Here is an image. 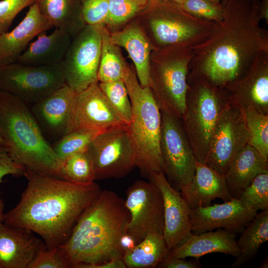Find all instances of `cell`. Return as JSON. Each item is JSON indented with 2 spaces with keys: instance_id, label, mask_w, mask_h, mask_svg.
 Instances as JSON below:
<instances>
[{
  "instance_id": "7",
  "label": "cell",
  "mask_w": 268,
  "mask_h": 268,
  "mask_svg": "<svg viewBox=\"0 0 268 268\" xmlns=\"http://www.w3.org/2000/svg\"><path fill=\"white\" fill-rule=\"evenodd\" d=\"M152 51L148 86L160 110L181 119L186 108L193 51L179 46L154 48Z\"/></svg>"
},
{
  "instance_id": "10",
  "label": "cell",
  "mask_w": 268,
  "mask_h": 268,
  "mask_svg": "<svg viewBox=\"0 0 268 268\" xmlns=\"http://www.w3.org/2000/svg\"><path fill=\"white\" fill-rule=\"evenodd\" d=\"M160 148L165 175L180 190L192 181L197 160L181 120L170 113L161 111Z\"/></svg>"
},
{
  "instance_id": "9",
  "label": "cell",
  "mask_w": 268,
  "mask_h": 268,
  "mask_svg": "<svg viewBox=\"0 0 268 268\" xmlns=\"http://www.w3.org/2000/svg\"><path fill=\"white\" fill-rule=\"evenodd\" d=\"M87 151L93 162L95 180L122 178L136 167L135 146L127 125L101 133Z\"/></svg>"
},
{
  "instance_id": "2",
  "label": "cell",
  "mask_w": 268,
  "mask_h": 268,
  "mask_svg": "<svg viewBox=\"0 0 268 268\" xmlns=\"http://www.w3.org/2000/svg\"><path fill=\"white\" fill-rule=\"evenodd\" d=\"M26 188L3 222L40 236L46 247L62 245L78 217L101 191L95 182L74 183L25 169Z\"/></svg>"
},
{
  "instance_id": "42",
  "label": "cell",
  "mask_w": 268,
  "mask_h": 268,
  "mask_svg": "<svg viewBox=\"0 0 268 268\" xmlns=\"http://www.w3.org/2000/svg\"><path fill=\"white\" fill-rule=\"evenodd\" d=\"M157 267L162 268H197L201 267L199 260L187 261L185 259L166 256Z\"/></svg>"
},
{
  "instance_id": "35",
  "label": "cell",
  "mask_w": 268,
  "mask_h": 268,
  "mask_svg": "<svg viewBox=\"0 0 268 268\" xmlns=\"http://www.w3.org/2000/svg\"><path fill=\"white\" fill-rule=\"evenodd\" d=\"M150 0H109V11L104 25L116 26L140 14Z\"/></svg>"
},
{
  "instance_id": "19",
  "label": "cell",
  "mask_w": 268,
  "mask_h": 268,
  "mask_svg": "<svg viewBox=\"0 0 268 268\" xmlns=\"http://www.w3.org/2000/svg\"><path fill=\"white\" fill-rule=\"evenodd\" d=\"M44 241L27 229L0 223V268H29Z\"/></svg>"
},
{
  "instance_id": "23",
  "label": "cell",
  "mask_w": 268,
  "mask_h": 268,
  "mask_svg": "<svg viewBox=\"0 0 268 268\" xmlns=\"http://www.w3.org/2000/svg\"><path fill=\"white\" fill-rule=\"evenodd\" d=\"M219 253L237 257L240 254L236 235L222 228L200 234H192L179 245L170 250L167 256L199 260L211 253Z\"/></svg>"
},
{
  "instance_id": "44",
  "label": "cell",
  "mask_w": 268,
  "mask_h": 268,
  "mask_svg": "<svg viewBox=\"0 0 268 268\" xmlns=\"http://www.w3.org/2000/svg\"><path fill=\"white\" fill-rule=\"evenodd\" d=\"M122 258L112 259L102 264L91 265L86 268H126Z\"/></svg>"
},
{
  "instance_id": "1",
  "label": "cell",
  "mask_w": 268,
  "mask_h": 268,
  "mask_svg": "<svg viewBox=\"0 0 268 268\" xmlns=\"http://www.w3.org/2000/svg\"><path fill=\"white\" fill-rule=\"evenodd\" d=\"M260 0H221L222 19L210 36L193 47L188 75L223 87L268 52V31L260 25Z\"/></svg>"
},
{
  "instance_id": "52",
  "label": "cell",
  "mask_w": 268,
  "mask_h": 268,
  "mask_svg": "<svg viewBox=\"0 0 268 268\" xmlns=\"http://www.w3.org/2000/svg\"><path fill=\"white\" fill-rule=\"evenodd\" d=\"M2 201V199L1 198L0 193V202L1 201Z\"/></svg>"
},
{
  "instance_id": "31",
  "label": "cell",
  "mask_w": 268,
  "mask_h": 268,
  "mask_svg": "<svg viewBox=\"0 0 268 268\" xmlns=\"http://www.w3.org/2000/svg\"><path fill=\"white\" fill-rule=\"evenodd\" d=\"M60 178L79 184H88L95 180L92 159L87 149L65 160L62 164Z\"/></svg>"
},
{
  "instance_id": "22",
  "label": "cell",
  "mask_w": 268,
  "mask_h": 268,
  "mask_svg": "<svg viewBox=\"0 0 268 268\" xmlns=\"http://www.w3.org/2000/svg\"><path fill=\"white\" fill-rule=\"evenodd\" d=\"M76 92L65 84L34 104L32 113L38 123L50 133L66 134Z\"/></svg>"
},
{
  "instance_id": "24",
  "label": "cell",
  "mask_w": 268,
  "mask_h": 268,
  "mask_svg": "<svg viewBox=\"0 0 268 268\" xmlns=\"http://www.w3.org/2000/svg\"><path fill=\"white\" fill-rule=\"evenodd\" d=\"M112 42L123 47L134 63L140 84L143 87L149 83L150 56L154 47L136 24H132L121 31L110 33Z\"/></svg>"
},
{
  "instance_id": "21",
  "label": "cell",
  "mask_w": 268,
  "mask_h": 268,
  "mask_svg": "<svg viewBox=\"0 0 268 268\" xmlns=\"http://www.w3.org/2000/svg\"><path fill=\"white\" fill-rule=\"evenodd\" d=\"M180 191L191 209L209 205L216 199L227 201L233 198L224 176L198 161L192 182Z\"/></svg>"
},
{
  "instance_id": "38",
  "label": "cell",
  "mask_w": 268,
  "mask_h": 268,
  "mask_svg": "<svg viewBox=\"0 0 268 268\" xmlns=\"http://www.w3.org/2000/svg\"><path fill=\"white\" fill-rule=\"evenodd\" d=\"M70 268L59 247L48 249L44 245L39 251L29 268Z\"/></svg>"
},
{
  "instance_id": "26",
  "label": "cell",
  "mask_w": 268,
  "mask_h": 268,
  "mask_svg": "<svg viewBox=\"0 0 268 268\" xmlns=\"http://www.w3.org/2000/svg\"><path fill=\"white\" fill-rule=\"evenodd\" d=\"M263 173H268V160L254 147L247 144L235 156L224 175L231 196L238 199L252 181Z\"/></svg>"
},
{
  "instance_id": "4",
  "label": "cell",
  "mask_w": 268,
  "mask_h": 268,
  "mask_svg": "<svg viewBox=\"0 0 268 268\" xmlns=\"http://www.w3.org/2000/svg\"><path fill=\"white\" fill-rule=\"evenodd\" d=\"M0 134L11 158L25 169L60 178L63 161L26 103L0 90Z\"/></svg>"
},
{
  "instance_id": "48",
  "label": "cell",
  "mask_w": 268,
  "mask_h": 268,
  "mask_svg": "<svg viewBox=\"0 0 268 268\" xmlns=\"http://www.w3.org/2000/svg\"><path fill=\"white\" fill-rule=\"evenodd\" d=\"M170 1H172L173 2L176 3L179 5H181L183 2L185 1V0H168Z\"/></svg>"
},
{
  "instance_id": "34",
  "label": "cell",
  "mask_w": 268,
  "mask_h": 268,
  "mask_svg": "<svg viewBox=\"0 0 268 268\" xmlns=\"http://www.w3.org/2000/svg\"><path fill=\"white\" fill-rule=\"evenodd\" d=\"M103 132L77 130L65 135L53 147L54 151L63 162L70 156L87 149L92 140Z\"/></svg>"
},
{
  "instance_id": "15",
  "label": "cell",
  "mask_w": 268,
  "mask_h": 268,
  "mask_svg": "<svg viewBox=\"0 0 268 268\" xmlns=\"http://www.w3.org/2000/svg\"><path fill=\"white\" fill-rule=\"evenodd\" d=\"M125 125L98 82L76 93L66 134L77 130L104 132Z\"/></svg>"
},
{
  "instance_id": "49",
  "label": "cell",
  "mask_w": 268,
  "mask_h": 268,
  "mask_svg": "<svg viewBox=\"0 0 268 268\" xmlns=\"http://www.w3.org/2000/svg\"><path fill=\"white\" fill-rule=\"evenodd\" d=\"M1 146H4V142L3 139H2L0 134V147Z\"/></svg>"
},
{
  "instance_id": "18",
  "label": "cell",
  "mask_w": 268,
  "mask_h": 268,
  "mask_svg": "<svg viewBox=\"0 0 268 268\" xmlns=\"http://www.w3.org/2000/svg\"><path fill=\"white\" fill-rule=\"evenodd\" d=\"M257 211L234 198L223 203L191 209L192 232L200 234L218 228L233 233L240 232L255 217Z\"/></svg>"
},
{
  "instance_id": "33",
  "label": "cell",
  "mask_w": 268,
  "mask_h": 268,
  "mask_svg": "<svg viewBox=\"0 0 268 268\" xmlns=\"http://www.w3.org/2000/svg\"><path fill=\"white\" fill-rule=\"evenodd\" d=\"M98 83L118 116L128 126L132 121L133 111L128 90L123 79Z\"/></svg>"
},
{
  "instance_id": "37",
  "label": "cell",
  "mask_w": 268,
  "mask_h": 268,
  "mask_svg": "<svg viewBox=\"0 0 268 268\" xmlns=\"http://www.w3.org/2000/svg\"><path fill=\"white\" fill-rule=\"evenodd\" d=\"M191 14L202 19L213 22L220 21L223 15L222 6L211 0H185L180 5Z\"/></svg>"
},
{
  "instance_id": "45",
  "label": "cell",
  "mask_w": 268,
  "mask_h": 268,
  "mask_svg": "<svg viewBox=\"0 0 268 268\" xmlns=\"http://www.w3.org/2000/svg\"><path fill=\"white\" fill-rule=\"evenodd\" d=\"M259 14L261 20L268 23V0H260L259 4Z\"/></svg>"
},
{
  "instance_id": "46",
  "label": "cell",
  "mask_w": 268,
  "mask_h": 268,
  "mask_svg": "<svg viewBox=\"0 0 268 268\" xmlns=\"http://www.w3.org/2000/svg\"><path fill=\"white\" fill-rule=\"evenodd\" d=\"M4 215V203L2 201L0 202V223L3 222Z\"/></svg>"
},
{
  "instance_id": "20",
  "label": "cell",
  "mask_w": 268,
  "mask_h": 268,
  "mask_svg": "<svg viewBox=\"0 0 268 268\" xmlns=\"http://www.w3.org/2000/svg\"><path fill=\"white\" fill-rule=\"evenodd\" d=\"M53 27L34 2L13 30L0 35V67L16 63L34 38Z\"/></svg>"
},
{
  "instance_id": "41",
  "label": "cell",
  "mask_w": 268,
  "mask_h": 268,
  "mask_svg": "<svg viewBox=\"0 0 268 268\" xmlns=\"http://www.w3.org/2000/svg\"><path fill=\"white\" fill-rule=\"evenodd\" d=\"M25 168L15 162L9 156L4 146L0 147V183L7 175H24Z\"/></svg>"
},
{
  "instance_id": "13",
  "label": "cell",
  "mask_w": 268,
  "mask_h": 268,
  "mask_svg": "<svg viewBox=\"0 0 268 268\" xmlns=\"http://www.w3.org/2000/svg\"><path fill=\"white\" fill-rule=\"evenodd\" d=\"M243 111L225 104L211 137L205 164L225 175L235 156L249 142Z\"/></svg>"
},
{
  "instance_id": "40",
  "label": "cell",
  "mask_w": 268,
  "mask_h": 268,
  "mask_svg": "<svg viewBox=\"0 0 268 268\" xmlns=\"http://www.w3.org/2000/svg\"><path fill=\"white\" fill-rule=\"evenodd\" d=\"M38 0H2L0 1V35L8 31L16 16L24 8Z\"/></svg>"
},
{
  "instance_id": "51",
  "label": "cell",
  "mask_w": 268,
  "mask_h": 268,
  "mask_svg": "<svg viewBox=\"0 0 268 268\" xmlns=\"http://www.w3.org/2000/svg\"><path fill=\"white\" fill-rule=\"evenodd\" d=\"M88 0H80V1L81 2V3H84L85 2H86V1H87Z\"/></svg>"
},
{
  "instance_id": "3",
  "label": "cell",
  "mask_w": 268,
  "mask_h": 268,
  "mask_svg": "<svg viewBox=\"0 0 268 268\" xmlns=\"http://www.w3.org/2000/svg\"><path fill=\"white\" fill-rule=\"evenodd\" d=\"M130 214L125 200L110 190L100 192L77 220L59 248L71 268H86L123 258L121 236L127 232Z\"/></svg>"
},
{
  "instance_id": "39",
  "label": "cell",
  "mask_w": 268,
  "mask_h": 268,
  "mask_svg": "<svg viewBox=\"0 0 268 268\" xmlns=\"http://www.w3.org/2000/svg\"><path fill=\"white\" fill-rule=\"evenodd\" d=\"M82 15L86 25H104L109 11V0H88L82 4Z\"/></svg>"
},
{
  "instance_id": "14",
  "label": "cell",
  "mask_w": 268,
  "mask_h": 268,
  "mask_svg": "<svg viewBox=\"0 0 268 268\" xmlns=\"http://www.w3.org/2000/svg\"><path fill=\"white\" fill-rule=\"evenodd\" d=\"M125 203L130 214L127 232L137 244L149 234L163 235V200L155 184L150 181H136L127 190Z\"/></svg>"
},
{
  "instance_id": "36",
  "label": "cell",
  "mask_w": 268,
  "mask_h": 268,
  "mask_svg": "<svg viewBox=\"0 0 268 268\" xmlns=\"http://www.w3.org/2000/svg\"><path fill=\"white\" fill-rule=\"evenodd\" d=\"M238 199L257 211L268 209V173L257 176L243 190Z\"/></svg>"
},
{
  "instance_id": "43",
  "label": "cell",
  "mask_w": 268,
  "mask_h": 268,
  "mask_svg": "<svg viewBox=\"0 0 268 268\" xmlns=\"http://www.w3.org/2000/svg\"><path fill=\"white\" fill-rule=\"evenodd\" d=\"M119 244L124 254L127 252L132 250L137 243L134 239L129 233L126 232L120 237Z\"/></svg>"
},
{
  "instance_id": "50",
  "label": "cell",
  "mask_w": 268,
  "mask_h": 268,
  "mask_svg": "<svg viewBox=\"0 0 268 268\" xmlns=\"http://www.w3.org/2000/svg\"><path fill=\"white\" fill-rule=\"evenodd\" d=\"M211 0L216 3H220L221 0Z\"/></svg>"
},
{
  "instance_id": "6",
  "label": "cell",
  "mask_w": 268,
  "mask_h": 268,
  "mask_svg": "<svg viewBox=\"0 0 268 268\" xmlns=\"http://www.w3.org/2000/svg\"><path fill=\"white\" fill-rule=\"evenodd\" d=\"M186 108L181 119L197 161L205 164L212 132L227 101L222 87L188 75Z\"/></svg>"
},
{
  "instance_id": "27",
  "label": "cell",
  "mask_w": 268,
  "mask_h": 268,
  "mask_svg": "<svg viewBox=\"0 0 268 268\" xmlns=\"http://www.w3.org/2000/svg\"><path fill=\"white\" fill-rule=\"evenodd\" d=\"M41 13L53 27L75 37L86 25L80 0H38Z\"/></svg>"
},
{
  "instance_id": "16",
  "label": "cell",
  "mask_w": 268,
  "mask_h": 268,
  "mask_svg": "<svg viewBox=\"0 0 268 268\" xmlns=\"http://www.w3.org/2000/svg\"><path fill=\"white\" fill-rule=\"evenodd\" d=\"M223 88L233 106L252 107L268 114V52L257 56L243 75Z\"/></svg>"
},
{
  "instance_id": "29",
  "label": "cell",
  "mask_w": 268,
  "mask_h": 268,
  "mask_svg": "<svg viewBox=\"0 0 268 268\" xmlns=\"http://www.w3.org/2000/svg\"><path fill=\"white\" fill-rule=\"evenodd\" d=\"M163 235L152 233L147 235L131 251L124 253L123 261L129 268H153L168 254Z\"/></svg>"
},
{
  "instance_id": "47",
  "label": "cell",
  "mask_w": 268,
  "mask_h": 268,
  "mask_svg": "<svg viewBox=\"0 0 268 268\" xmlns=\"http://www.w3.org/2000/svg\"><path fill=\"white\" fill-rule=\"evenodd\" d=\"M260 268H267L268 267V259L266 258L264 261L262 262Z\"/></svg>"
},
{
  "instance_id": "12",
  "label": "cell",
  "mask_w": 268,
  "mask_h": 268,
  "mask_svg": "<svg viewBox=\"0 0 268 268\" xmlns=\"http://www.w3.org/2000/svg\"><path fill=\"white\" fill-rule=\"evenodd\" d=\"M100 26L86 24L71 41L61 63L66 84L76 93L98 82L102 45Z\"/></svg>"
},
{
  "instance_id": "17",
  "label": "cell",
  "mask_w": 268,
  "mask_h": 268,
  "mask_svg": "<svg viewBox=\"0 0 268 268\" xmlns=\"http://www.w3.org/2000/svg\"><path fill=\"white\" fill-rule=\"evenodd\" d=\"M161 191L163 200V235L169 251L193 234L191 208L181 192L174 188L163 172H155L149 177Z\"/></svg>"
},
{
  "instance_id": "25",
  "label": "cell",
  "mask_w": 268,
  "mask_h": 268,
  "mask_svg": "<svg viewBox=\"0 0 268 268\" xmlns=\"http://www.w3.org/2000/svg\"><path fill=\"white\" fill-rule=\"evenodd\" d=\"M39 34L18 58L16 63L29 66H50L61 64L71 43L70 36L55 28L49 35Z\"/></svg>"
},
{
  "instance_id": "28",
  "label": "cell",
  "mask_w": 268,
  "mask_h": 268,
  "mask_svg": "<svg viewBox=\"0 0 268 268\" xmlns=\"http://www.w3.org/2000/svg\"><path fill=\"white\" fill-rule=\"evenodd\" d=\"M236 240L240 254L232 265L238 268L250 261L257 254L261 246L268 240V209L261 210L243 229Z\"/></svg>"
},
{
  "instance_id": "8",
  "label": "cell",
  "mask_w": 268,
  "mask_h": 268,
  "mask_svg": "<svg viewBox=\"0 0 268 268\" xmlns=\"http://www.w3.org/2000/svg\"><path fill=\"white\" fill-rule=\"evenodd\" d=\"M140 14L147 18L155 48L192 49L206 40L215 26V22L198 18L168 0H150Z\"/></svg>"
},
{
  "instance_id": "11",
  "label": "cell",
  "mask_w": 268,
  "mask_h": 268,
  "mask_svg": "<svg viewBox=\"0 0 268 268\" xmlns=\"http://www.w3.org/2000/svg\"><path fill=\"white\" fill-rule=\"evenodd\" d=\"M65 84L61 64L29 66L16 62L0 67V90L25 103L35 104Z\"/></svg>"
},
{
  "instance_id": "32",
  "label": "cell",
  "mask_w": 268,
  "mask_h": 268,
  "mask_svg": "<svg viewBox=\"0 0 268 268\" xmlns=\"http://www.w3.org/2000/svg\"><path fill=\"white\" fill-rule=\"evenodd\" d=\"M242 110L249 134L248 144L268 160V114L252 107Z\"/></svg>"
},
{
  "instance_id": "5",
  "label": "cell",
  "mask_w": 268,
  "mask_h": 268,
  "mask_svg": "<svg viewBox=\"0 0 268 268\" xmlns=\"http://www.w3.org/2000/svg\"><path fill=\"white\" fill-rule=\"evenodd\" d=\"M132 107L128 126L136 152V167L148 178L163 172L160 148L161 112L150 87L142 86L135 70L128 67L123 78Z\"/></svg>"
},
{
  "instance_id": "30",
  "label": "cell",
  "mask_w": 268,
  "mask_h": 268,
  "mask_svg": "<svg viewBox=\"0 0 268 268\" xmlns=\"http://www.w3.org/2000/svg\"><path fill=\"white\" fill-rule=\"evenodd\" d=\"M102 45L97 72L98 82H108L123 79L128 67L118 46L113 44L110 33L104 25L100 26Z\"/></svg>"
}]
</instances>
